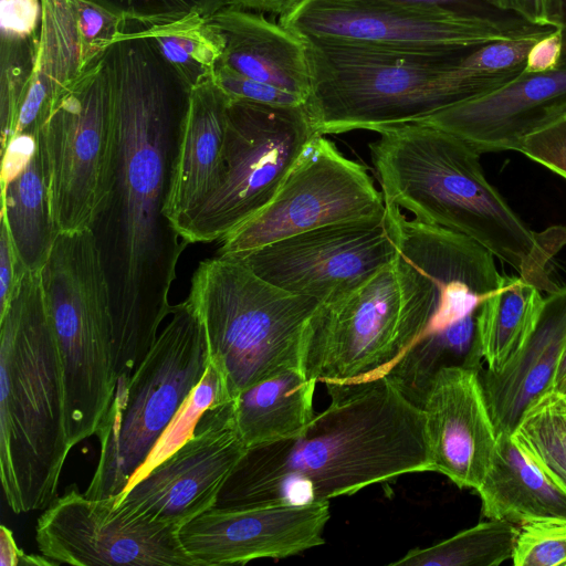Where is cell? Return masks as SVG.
<instances>
[{"label": "cell", "mask_w": 566, "mask_h": 566, "mask_svg": "<svg viewBox=\"0 0 566 566\" xmlns=\"http://www.w3.org/2000/svg\"><path fill=\"white\" fill-rule=\"evenodd\" d=\"M207 21L223 41L217 64L308 98L310 69L305 42L300 35L262 14L233 4Z\"/></svg>", "instance_id": "21"}, {"label": "cell", "mask_w": 566, "mask_h": 566, "mask_svg": "<svg viewBox=\"0 0 566 566\" xmlns=\"http://www.w3.org/2000/svg\"><path fill=\"white\" fill-rule=\"evenodd\" d=\"M421 409L432 471L476 491L491 467L497 438L479 370L464 365L441 368Z\"/></svg>", "instance_id": "18"}, {"label": "cell", "mask_w": 566, "mask_h": 566, "mask_svg": "<svg viewBox=\"0 0 566 566\" xmlns=\"http://www.w3.org/2000/svg\"><path fill=\"white\" fill-rule=\"evenodd\" d=\"M514 566H566V518L525 523L516 537Z\"/></svg>", "instance_id": "35"}, {"label": "cell", "mask_w": 566, "mask_h": 566, "mask_svg": "<svg viewBox=\"0 0 566 566\" xmlns=\"http://www.w3.org/2000/svg\"><path fill=\"white\" fill-rule=\"evenodd\" d=\"M376 133L368 148L385 203L471 238L541 292L559 289L548 265L566 245V227L531 229L489 182L469 144L421 122Z\"/></svg>", "instance_id": "4"}, {"label": "cell", "mask_w": 566, "mask_h": 566, "mask_svg": "<svg viewBox=\"0 0 566 566\" xmlns=\"http://www.w3.org/2000/svg\"><path fill=\"white\" fill-rule=\"evenodd\" d=\"M566 115V66L523 73L489 94L417 120L463 139L480 155L515 150L528 134Z\"/></svg>", "instance_id": "19"}, {"label": "cell", "mask_w": 566, "mask_h": 566, "mask_svg": "<svg viewBox=\"0 0 566 566\" xmlns=\"http://www.w3.org/2000/svg\"><path fill=\"white\" fill-rule=\"evenodd\" d=\"M245 451L235 423L233 399L217 401L205 411L192 437L124 491L116 504L181 528L214 507Z\"/></svg>", "instance_id": "16"}, {"label": "cell", "mask_w": 566, "mask_h": 566, "mask_svg": "<svg viewBox=\"0 0 566 566\" xmlns=\"http://www.w3.org/2000/svg\"><path fill=\"white\" fill-rule=\"evenodd\" d=\"M112 148L91 231L109 292L117 379L130 377L170 315L184 250L167 214L192 87L154 42L126 29L104 51Z\"/></svg>", "instance_id": "1"}, {"label": "cell", "mask_w": 566, "mask_h": 566, "mask_svg": "<svg viewBox=\"0 0 566 566\" xmlns=\"http://www.w3.org/2000/svg\"><path fill=\"white\" fill-rule=\"evenodd\" d=\"M512 436L525 455L566 491V397L554 390L539 397Z\"/></svg>", "instance_id": "31"}, {"label": "cell", "mask_w": 566, "mask_h": 566, "mask_svg": "<svg viewBox=\"0 0 566 566\" xmlns=\"http://www.w3.org/2000/svg\"><path fill=\"white\" fill-rule=\"evenodd\" d=\"M0 565L18 566V565H55L52 560L43 555H28L20 549L14 541L11 530L1 525L0 527Z\"/></svg>", "instance_id": "44"}, {"label": "cell", "mask_w": 566, "mask_h": 566, "mask_svg": "<svg viewBox=\"0 0 566 566\" xmlns=\"http://www.w3.org/2000/svg\"><path fill=\"white\" fill-rule=\"evenodd\" d=\"M476 314L438 332L424 333L413 342L385 374L416 406L422 407L438 371L450 365L464 366L475 342Z\"/></svg>", "instance_id": "28"}, {"label": "cell", "mask_w": 566, "mask_h": 566, "mask_svg": "<svg viewBox=\"0 0 566 566\" xmlns=\"http://www.w3.org/2000/svg\"><path fill=\"white\" fill-rule=\"evenodd\" d=\"M38 137L18 134L11 138L2 153L1 185L20 175L38 151Z\"/></svg>", "instance_id": "42"}, {"label": "cell", "mask_w": 566, "mask_h": 566, "mask_svg": "<svg viewBox=\"0 0 566 566\" xmlns=\"http://www.w3.org/2000/svg\"><path fill=\"white\" fill-rule=\"evenodd\" d=\"M303 40L311 78L306 109L323 136L417 122L489 94L524 73L528 53L522 39L465 54Z\"/></svg>", "instance_id": "3"}, {"label": "cell", "mask_w": 566, "mask_h": 566, "mask_svg": "<svg viewBox=\"0 0 566 566\" xmlns=\"http://www.w3.org/2000/svg\"><path fill=\"white\" fill-rule=\"evenodd\" d=\"M564 2V10H565V24H564V28H563V54H562V60H560V64H559V67H564L566 66V0H563Z\"/></svg>", "instance_id": "47"}, {"label": "cell", "mask_w": 566, "mask_h": 566, "mask_svg": "<svg viewBox=\"0 0 566 566\" xmlns=\"http://www.w3.org/2000/svg\"><path fill=\"white\" fill-rule=\"evenodd\" d=\"M517 151L566 180V115L525 136Z\"/></svg>", "instance_id": "37"}, {"label": "cell", "mask_w": 566, "mask_h": 566, "mask_svg": "<svg viewBox=\"0 0 566 566\" xmlns=\"http://www.w3.org/2000/svg\"><path fill=\"white\" fill-rule=\"evenodd\" d=\"M553 390L562 395H566V347L558 361L553 382Z\"/></svg>", "instance_id": "46"}, {"label": "cell", "mask_w": 566, "mask_h": 566, "mask_svg": "<svg viewBox=\"0 0 566 566\" xmlns=\"http://www.w3.org/2000/svg\"><path fill=\"white\" fill-rule=\"evenodd\" d=\"M129 378L117 381L97 432L99 457L84 494L101 500L125 491L135 471L210 365L202 323L187 297Z\"/></svg>", "instance_id": "8"}, {"label": "cell", "mask_w": 566, "mask_h": 566, "mask_svg": "<svg viewBox=\"0 0 566 566\" xmlns=\"http://www.w3.org/2000/svg\"><path fill=\"white\" fill-rule=\"evenodd\" d=\"M315 385L295 368L238 394L233 398L235 423L247 449L300 434L315 416Z\"/></svg>", "instance_id": "25"}, {"label": "cell", "mask_w": 566, "mask_h": 566, "mask_svg": "<svg viewBox=\"0 0 566 566\" xmlns=\"http://www.w3.org/2000/svg\"><path fill=\"white\" fill-rule=\"evenodd\" d=\"M41 18V0H0L1 36H38Z\"/></svg>", "instance_id": "39"}, {"label": "cell", "mask_w": 566, "mask_h": 566, "mask_svg": "<svg viewBox=\"0 0 566 566\" xmlns=\"http://www.w3.org/2000/svg\"><path fill=\"white\" fill-rule=\"evenodd\" d=\"M386 205L366 166L317 135L273 199L219 242L217 255L240 258L274 241L325 226L381 220Z\"/></svg>", "instance_id": "13"}, {"label": "cell", "mask_w": 566, "mask_h": 566, "mask_svg": "<svg viewBox=\"0 0 566 566\" xmlns=\"http://www.w3.org/2000/svg\"><path fill=\"white\" fill-rule=\"evenodd\" d=\"M520 530L505 520H490L424 548H412L392 566H497L512 558Z\"/></svg>", "instance_id": "30"}, {"label": "cell", "mask_w": 566, "mask_h": 566, "mask_svg": "<svg viewBox=\"0 0 566 566\" xmlns=\"http://www.w3.org/2000/svg\"><path fill=\"white\" fill-rule=\"evenodd\" d=\"M213 81L230 99H243L268 105L300 106L307 99L298 94L241 75L216 64Z\"/></svg>", "instance_id": "36"}, {"label": "cell", "mask_w": 566, "mask_h": 566, "mask_svg": "<svg viewBox=\"0 0 566 566\" xmlns=\"http://www.w3.org/2000/svg\"><path fill=\"white\" fill-rule=\"evenodd\" d=\"M396 258L384 218L321 227L232 259L280 289L326 302L360 286Z\"/></svg>", "instance_id": "15"}, {"label": "cell", "mask_w": 566, "mask_h": 566, "mask_svg": "<svg viewBox=\"0 0 566 566\" xmlns=\"http://www.w3.org/2000/svg\"><path fill=\"white\" fill-rule=\"evenodd\" d=\"M566 347V286L544 297L536 324L515 356L499 371L479 369L496 433H513L525 410L553 390Z\"/></svg>", "instance_id": "20"}, {"label": "cell", "mask_w": 566, "mask_h": 566, "mask_svg": "<svg viewBox=\"0 0 566 566\" xmlns=\"http://www.w3.org/2000/svg\"><path fill=\"white\" fill-rule=\"evenodd\" d=\"M127 25L149 38L192 88L213 78L223 41L207 18L190 15L164 23L127 21Z\"/></svg>", "instance_id": "29"}, {"label": "cell", "mask_w": 566, "mask_h": 566, "mask_svg": "<svg viewBox=\"0 0 566 566\" xmlns=\"http://www.w3.org/2000/svg\"><path fill=\"white\" fill-rule=\"evenodd\" d=\"M392 3L443 10L463 15L496 17L500 13L492 10L483 0H381Z\"/></svg>", "instance_id": "43"}, {"label": "cell", "mask_w": 566, "mask_h": 566, "mask_svg": "<svg viewBox=\"0 0 566 566\" xmlns=\"http://www.w3.org/2000/svg\"><path fill=\"white\" fill-rule=\"evenodd\" d=\"M180 527L128 512L116 496L93 500L75 485L39 516V552L55 565L196 566Z\"/></svg>", "instance_id": "14"}, {"label": "cell", "mask_w": 566, "mask_h": 566, "mask_svg": "<svg viewBox=\"0 0 566 566\" xmlns=\"http://www.w3.org/2000/svg\"><path fill=\"white\" fill-rule=\"evenodd\" d=\"M302 0H230L231 4L259 12L284 14Z\"/></svg>", "instance_id": "45"}, {"label": "cell", "mask_w": 566, "mask_h": 566, "mask_svg": "<svg viewBox=\"0 0 566 566\" xmlns=\"http://www.w3.org/2000/svg\"><path fill=\"white\" fill-rule=\"evenodd\" d=\"M38 144L59 231L90 229L112 148V91L103 55L56 95Z\"/></svg>", "instance_id": "12"}, {"label": "cell", "mask_w": 566, "mask_h": 566, "mask_svg": "<svg viewBox=\"0 0 566 566\" xmlns=\"http://www.w3.org/2000/svg\"><path fill=\"white\" fill-rule=\"evenodd\" d=\"M398 255L355 290L321 302L303 334L300 369L314 381L385 375L426 331L427 312Z\"/></svg>", "instance_id": "9"}, {"label": "cell", "mask_w": 566, "mask_h": 566, "mask_svg": "<svg viewBox=\"0 0 566 566\" xmlns=\"http://www.w3.org/2000/svg\"><path fill=\"white\" fill-rule=\"evenodd\" d=\"M476 492L489 520L523 525L566 518V491L525 455L512 433L497 434L491 467Z\"/></svg>", "instance_id": "24"}, {"label": "cell", "mask_w": 566, "mask_h": 566, "mask_svg": "<svg viewBox=\"0 0 566 566\" xmlns=\"http://www.w3.org/2000/svg\"><path fill=\"white\" fill-rule=\"evenodd\" d=\"M566 397V395H564Z\"/></svg>", "instance_id": "48"}, {"label": "cell", "mask_w": 566, "mask_h": 566, "mask_svg": "<svg viewBox=\"0 0 566 566\" xmlns=\"http://www.w3.org/2000/svg\"><path fill=\"white\" fill-rule=\"evenodd\" d=\"M38 36L25 39L1 36V151L7 147L14 134L19 109L34 69Z\"/></svg>", "instance_id": "33"}, {"label": "cell", "mask_w": 566, "mask_h": 566, "mask_svg": "<svg viewBox=\"0 0 566 566\" xmlns=\"http://www.w3.org/2000/svg\"><path fill=\"white\" fill-rule=\"evenodd\" d=\"M492 10L513 14L530 24L544 28H564L563 0H483Z\"/></svg>", "instance_id": "38"}, {"label": "cell", "mask_w": 566, "mask_h": 566, "mask_svg": "<svg viewBox=\"0 0 566 566\" xmlns=\"http://www.w3.org/2000/svg\"><path fill=\"white\" fill-rule=\"evenodd\" d=\"M127 21L164 23L190 15L209 18L230 0H84Z\"/></svg>", "instance_id": "34"}, {"label": "cell", "mask_w": 566, "mask_h": 566, "mask_svg": "<svg viewBox=\"0 0 566 566\" xmlns=\"http://www.w3.org/2000/svg\"><path fill=\"white\" fill-rule=\"evenodd\" d=\"M188 298L229 399L300 369L304 329L321 303L266 282L238 259L219 255L199 263Z\"/></svg>", "instance_id": "6"}, {"label": "cell", "mask_w": 566, "mask_h": 566, "mask_svg": "<svg viewBox=\"0 0 566 566\" xmlns=\"http://www.w3.org/2000/svg\"><path fill=\"white\" fill-rule=\"evenodd\" d=\"M314 130L306 105L230 99L218 189L178 228L188 243L220 241L273 199Z\"/></svg>", "instance_id": "10"}, {"label": "cell", "mask_w": 566, "mask_h": 566, "mask_svg": "<svg viewBox=\"0 0 566 566\" xmlns=\"http://www.w3.org/2000/svg\"><path fill=\"white\" fill-rule=\"evenodd\" d=\"M42 18L33 73L21 114L39 119L56 95L99 60L103 50L85 35L76 0H41Z\"/></svg>", "instance_id": "23"}, {"label": "cell", "mask_w": 566, "mask_h": 566, "mask_svg": "<svg viewBox=\"0 0 566 566\" xmlns=\"http://www.w3.org/2000/svg\"><path fill=\"white\" fill-rule=\"evenodd\" d=\"M27 271L20 262L6 220L1 217L0 232V316L7 311Z\"/></svg>", "instance_id": "40"}, {"label": "cell", "mask_w": 566, "mask_h": 566, "mask_svg": "<svg viewBox=\"0 0 566 566\" xmlns=\"http://www.w3.org/2000/svg\"><path fill=\"white\" fill-rule=\"evenodd\" d=\"M329 502L212 507L185 524L181 545L196 566L286 558L325 543Z\"/></svg>", "instance_id": "17"}, {"label": "cell", "mask_w": 566, "mask_h": 566, "mask_svg": "<svg viewBox=\"0 0 566 566\" xmlns=\"http://www.w3.org/2000/svg\"><path fill=\"white\" fill-rule=\"evenodd\" d=\"M59 348L40 272H25L0 316V478L15 513L46 509L71 451Z\"/></svg>", "instance_id": "5"}, {"label": "cell", "mask_w": 566, "mask_h": 566, "mask_svg": "<svg viewBox=\"0 0 566 566\" xmlns=\"http://www.w3.org/2000/svg\"><path fill=\"white\" fill-rule=\"evenodd\" d=\"M229 102L213 78L191 91L167 208L177 230L221 184Z\"/></svg>", "instance_id": "22"}, {"label": "cell", "mask_w": 566, "mask_h": 566, "mask_svg": "<svg viewBox=\"0 0 566 566\" xmlns=\"http://www.w3.org/2000/svg\"><path fill=\"white\" fill-rule=\"evenodd\" d=\"M1 217L27 272H41L60 233L52 216L48 177L38 151L25 169L1 185Z\"/></svg>", "instance_id": "27"}, {"label": "cell", "mask_w": 566, "mask_h": 566, "mask_svg": "<svg viewBox=\"0 0 566 566\" xmlns=\"http://www.w3.org/2000/svg\"><path fill=\"white\" fill-rule=\"evenodd\" d=\"M563 28L554 29L531 48L524 73H546L559 67L563 54Z\"/></svg>", "instance_id": "41"}, {"label": "cell", "mask_w": 566, "mask_h": 566, "mask_svg": "<svg viewBox=\"0 0 566 566\" xmlns=\"http://www.w3.org/2000/svg\"><path fill=\"white\" fill-rule=\"evenodd\" d=\"M224 400L230 399L218 371L210 363L206 374L165 428L144 463L132 475L125 491L186 443L192 437L205 411L217 401Z\"/></svg>", "instance_id": "32"}, {"label": "cell", "mask_w": 566, "mask_h": 566, "mask_svg": "<svg viewBox=\"0 0 566 566\" xmlns=\"http://www.w3.org/2000/svg\"><path fill=\"white\" fill-rule=\"evenodd\" d=\"M541 293L517 274L501 275L476 314L473 354L486 370L502 369L524 345L542 307Z\"/></svg>", "instance_id": "26"}, {"label": "cell", "mask_w": 566, "mask_h": 566, "mask_svg": "<svg viewBox=\"0 0 566 566\" xmlns=\"http://www.w3.org/2000/svg\"><path fill=\"white\" fill-rule=\"evenodd\" d=\"M325 384L327 408L300 434L248 448L214 507L329 502L432 471L423 410L386 375Z\"/></svg>", "instance_id": "2"}, {"label": "cell", "mask_w": 566, "mask_h": 566, "mask_svg": "<svg viewBox=\"0 0 566 566\" xmlns=\"http://www.w3.org/2000/svg\"><path fill=\"white\" fill-rule=\"evenodd\" d=\"M280 23L306 40L440 54H465L553 29L513 14L463 15L381 0H302Z\"/></svg>", "instance_id": "11"}, {"label": "cell", "mask_w": 566, "mask_h": 566, "mask_svg": "<svg viewBox=\"0 0 566 566\" xmlns=\"http://www.w3.org/2000/svg\"><path fill=\"white\" fill-rule=\"evenodd\" d=\"M65 391V428L73 448L96 434L117 377L109 292L91 229L61 231L41 270Z\"/></svg>", "instance_id": "7"}]
</instances>
